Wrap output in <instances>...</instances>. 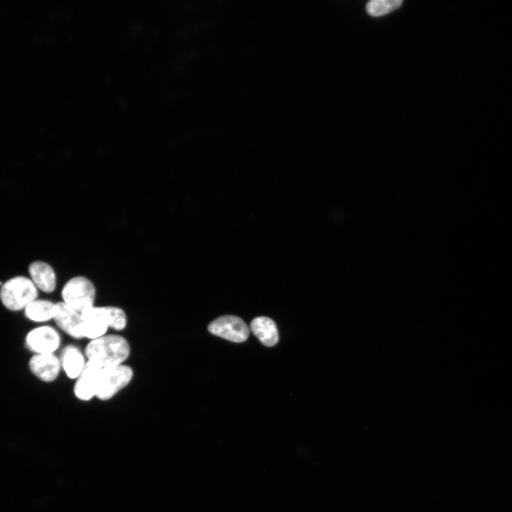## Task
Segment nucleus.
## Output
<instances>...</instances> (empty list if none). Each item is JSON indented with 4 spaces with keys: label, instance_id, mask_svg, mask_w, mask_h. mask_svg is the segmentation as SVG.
Instances as JSON below:
<instances>
[{
    "label": "nucleus",
    "instance_id": "f257e3e1",
    "mask_svg": "<svg viewBox=\"0 0 512 512\" xmlns=\"http://www.w3.org/2000/svg\"><path fill=\"white\" fill-rule=\"evenodd\" d=\"M130 353L127 341L119 335H104L91 340L85 348L88 361L102 368L122 365Z\"/></svg>",
    "mask_w": 512,
    "mask_h": 512
},
{
    "label": "nucleus",
    "instance_id": "f03ea898",
    "mask_svg": "<svg viewBox=\"0 0 512 512\" xmlns=\"http://www.w3.org/2000/svg\"><path fill=\"white\" fill-rule=\"evenodd\" d=\"M38 289L28 277L17 275L0 286V300L10 311L23 310L38 297Z\"/></svg>",
    "mask_w": 512,
    "mask_h": 512
},
{
    "label": "nucleus",
    "instance_id": "7ed1b4c3",
    "mask_svg": "<svg viewBox=\"0 0 512 512\" xmlns=\"http://www.w3.org/2000/svg\"><path fill=\"white\" fill-rule=\"evenodd\" d=\"M95 294L93 283L84 276L72 277L61 291L63 302L80 314L93 306Z\"/></svg>",
    "mask_w": 512,
    "mask_h": 512
},
{
    "label": "nucleus",
    "instance_id": "20e7f679",
    "mask_svg": "<svg viewBox=\"0 0 512 512\" xmlns=\"http://www.w3.org/2000/svg\"><path fill=\"white\" fill-rule=\"evenodd\" d=\"M133 377L132 369L124 365L102 368L99 378L96 397L100 400L110 399L127 386Z\"/></svg>",
    "mask_w": 512,
    "mask_h": 512
},
{
    "label": "nucleus",
    "instance_id": "39448f33",
    "mask_svg": "<svg viewBox=\"0 0 512 512\" xmlns=\"http://www.w3.org/2000/svg\"><path fill=\"white\" fill-rule=\"evenodd\" d=\"M210 333L233 342L245 341L249 336V328L238 316L225 315L213 320L208 326Z\"/></svg>",
    "mask_w": 512,
    "mask_h": 512
},
{
    "label": "nucleus",
    "instance_id": "423d86ee",
    "mask_svg": "<svg viewBox=\"0 0 512 512\" xmlns=\"http://www.w3.org/2000/svg\"><path fill=\"white\" fill-rule=\"evenodd\" d=\"M26 348L35 354L53 353L60 344L58 332L49 326L31 329L26 336Z\"/></svg>",
    "mask_w": 512,
    "mask_h": 512
},
{
    "label": "nucleus",
    "instance_id": "0eeeda50",
    "mask_svg": "<svg viewBox=\"0 0 512 512\" xmlns=\"http://www.w3.org/2000/svg\"><path fill=\"white\" fill-rule=\"evenodd\" d=\"M102 369L90 361L85 363L74 386V393L78 399L89 400L96 396Z\"/></svg>",
    "mask_w": 512,
    "mask_h": 512
},
{
    "label": "nucleus",
    "instance_id": "6e6552de",
    "mask_svg": "<svg viewBox=\"0 0 512 512\" xmlns=\"http://www.w3.org/2000/svg\"><path fill=\"white\" fill-rule=\"evenodd\" d=\"M80 334L91 340L105 335L108 328L103 306H92L81 313Z\"/></svg>",
    "mask_w": 512,
    "mask_h": 512
},
{
    "label": "nucleus",
    "instance_id": "1a4fd4ad",
    "mask_svg": "<svg viewBox=\"0 0 512 512\" xmlns=\"http://www.w3.org/2000/svg\"><path fill=\"white\" fill-rule=\"evenodd\" d=\"M53 319L58 328L68 335L75 338H82L80 334L81 314L63 302L55 303Z\"/></svg>",
    "mask_w": 512,
    "mask_h": 512
},
{
    "label": "nucleus",
    "instance_id": "9d476101",
    "mask_svg": "<svg viewBox=\"0 0 512 512\" xmlns=\"http://www.w3.org/2000/svg\"><path fill=\"white\" fill-rule=\"evenodd\" d=\"M60 366V360L53 353L34 354L28 362L31 373L44 382L55 380L59 374Z\"/></svg>",
    "mask_w": 512,
    "mask_h": 512
},
{
    "label": "nucleus",
    "instance_id": "9b49d317",
    "mask_svg": "<svg viewBox=\"0 0 512 512\" xmlns=\"http://www.w3.org/2000/svg\"><path fill=\"white\" fill-rule=\"evenodd\" d=\"M29 278L38 289L53 292L56 287V274L52 266L42 260H35L28 267Z\"/></svg>",
    "mask_w": 512,
    "mask_h": 512
},
{
    "label": "nucleus",
    "instance_id": "f8f14e48",
    "mask_svg": "<svg viewBox=\"0 0 512 512\" xmlns=\"http://www.w3.org/2000/svg\"><path fill=\"white\" fill-rule=\"evenodd\" d=\"M251 331L266 346H274L279 340L275 323L266 316L255 318L250 323Z\"/></svg>",
    "mask_w": 512,
    "mask_h": 512
},
{
    "label": "nucleus",
    "instance_id": "ddd939ff",
    "mask_svg": "<svg viewBox=\"0 0 512 512\" xmlns=\"http://www.w3.org/2000/svg\"><path fill=\"white\" fill-rule=\"evenodd\" d=\"M60 364L68 377L78 378L85 366L84 357L74 346H68L62 351Z\"/></svg>",
    "mask_w": 512,
    "mask_h": 512
},
{
    "label": "nucleus",
    "instance_id": "4468645a",
    "mask_svg": "<svg viewBox=\"0 0 512 512\" xmlns=\"http://www.w3.org/2000/svg\"><path fill=\"white\" fill-rule=\"evenodd\" d=\"M55 303L46 299H36L23 309L25 316L34 322H45L53 319Z\"/></svg>",
    "mask_w": 512,
    "mask_h": 512
},
{
    "label": "nucleus",
    "instance_id": "2eb2a0df",
    "mask_svg": "<svg viewBox=\"0 0 512 512\" xmlns=\"http://www.w3.org/2000/svg\"><path fill=\"white\" fill-rule=\"evenodd\" d=\"M402 4L401 0H371L367 3L366 9L369 15L378 17L398 9Z\"/></svg>",
    "mask_w": 512,
    "mask_h": 512
},
{
    "label": "nucleus",
    "instance_id": "dca6fc26",
    "mask_svg": "<svg viewBox=\"0 0 512 512\" xmlns=\"http://www.w3.org/2000/svg\"><path fill=\"white\" fill-rule=\"evenodd\" d=\"M108 327L119 331L127 325V316L124 311L116 306H103Z\"/></svg>",
    "mask_w": 512,
    "mask_h": 512
}]
</instances>
